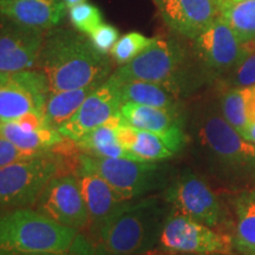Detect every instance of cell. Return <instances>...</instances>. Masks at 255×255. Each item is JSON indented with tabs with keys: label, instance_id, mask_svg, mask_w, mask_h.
I'll list each match as a JSON object with an SVG mask.
<instances>
[{
	"label": "cell",
	"instance_id": "cell-1",
	"mask_svg": "<svg viewBox=\"0 0 255 255\" xmlns=\"http://www.w3.org/2000/svg\"><path fill=\"white\" fill-rule=\"evenodd\" d=\"M51 91L101 85L113 73V58L100 51L88 36L71 28H51L38 60Z\"/></svg>",
	"mask_w": 255,
	"mask_h": 255
},
{
	"label": "cell",
	"instance_id": "cell-2",
	"mask_svg": "<svg viewBox=\"0 0 255 255\" xmlns=\"http://www.w3.org/2000/svg\"><path fill=\"white\" fill-rule=\"evenodd\" d=\"M95 252L91 239L31 207L0 213V255H95Z\"/></svg>",
	"mask_w": 255,
	"mask_h": 255
},
{
	"label": "cell",
	"instance_id": "cell-3",
	"mask_svg": "<svg viewBox=\"0 0 255 255\" xmlns=\"http://www.w3.org/2000/svg\"><path fill=\"white\" fill-rule=\"evenodd\" d=\"M165 214L164 203L156 196L127 201L102 228L96 246L117 255L145 253L159 239Z\"/></svg>",
	"mask_w": 255,
	"mask_h": 255
},
{
	"label": "cell",
	"instance_id": "cell-4",
	"mask_svg": "<svg viewBox=\"0 0 255 255\" xmlns=\"http://www.w3.org/2000/svg\"><path fill=\"white\" fill-rule=\"evenodd\" d=\"M117 82L144 81L161 84L180 96L187 88V55L175 39L154 38L135 59L111 73Z\"/></svg>",
	"mask_w": 255,
	"mask_h": 255
},
{
	"label": "cell",
	"instance_id": "cell-5",
	"mask_svg": "<svg viewBox=\"0 0 255 255\" xmlns=\"http://www.w3.org/2000/svg\"><path fill=\"white\" fill-rule=\"evenodd\" d=\"M78 170L100 175L126 201L141 199L168 184V168L158 162L95 157L82 152L76 171Z\"/></svg>",
	"mask_w": 255,
	"mask_h": 255
},
{
	"label": "cell",
	"instance_id": "cell-6",
	"mask_svg": "<svg viewBox=\"0 0 255 255\" xmlns=\"http://www.w3.org/2000/svg\"><path fill=\"white\" fill-rule=\"evenodd\" d=\"M59 173L52 152L0 168V213L34 207L51 178Z\"/></svg>",
	"mask_w": 255,
	"mask_h": 255
},
{
	"label": "cell",
	"instance_id": "cell-7",
	"mask_svg": "<svg viewBox=\"0 0 255 255\" xmlns=\"http://www.w3.org/2000/svg\"><path fill=\"white\" fill-rule=\"evenodd\" d=\"M158 241L164 250L176 253L231 255L234 250L233 238L227 233L176 212L167 216Z\"/></svg>",
	"mask_w": 255,
	"mask_h": 255
},
{
	"label": "cell",
	"instance_id": "cell-8",
	"mask_svg": "<svg viewBox=\"0 0 255 255\" xmlns=\"http://www.w3.org/2000/svg\"><path fill=\"white\" fill-rule=\"evenodd\" d=\"M50 92L49 79L39 69L0 71V121L43 111Z\"/></svg>",
	"mask_w": 255,
	"mask_h": 255
},
{
	"label": "cell",
	"instance_id": "cell-9",
	"mask_svg": "<svg viewBox=\"0 0 255 255\" xmlns=\"http://www.w3.org/2000/svg\"><path fill=\"white\" fill-rule=\"evenodd\" d=\"M164 201L173 207V212L186 215L201 223L216 227L222 221V208L219 197L202 177L183 171L169 184Z\"/></svg>",
	"mask_w": 255,
	"mask_h": 255
},
{
	"label": "cell",
	"instance_id": "cell-10",
	"mask_svg": "<svg viewBox=\"0 0 255 255\" xmlns=\"http://www.w3.org/2000/svg\"><path fill=\"white\" fill-rule=\"evenodd\" d=\"M194 40V53L207 71L221 73L237 66L255 51V41L241 43L223 19L218 17Z\"/></svg>",
	"mask_w": 255,
	"mask_h": 255
},
{
	"label": "cell",
	"instance_id": "cell-11",
	"mask_svg": "<svg viewBox=\"0 0 255 255\" xmlns=\"http://www.w3.org/2000/svg\"><path fill=\"white\" fill-rule=\"evenodd\" d=\"M36 210L66 227L85 231L89 213L76 175H56L36 202Z\"/></svg>",
	"mask_w": 255,
	"mask_h": 255
},
{
	"label": "cell",
	"instance_id": "cell-12",
	"mask_svg": "<svg viewBox=\"0 0 255 255\" xmlns=\"http://www.w3.org/2000/svg\"><path fill=\"white\" fill-rule=\"evenodd\" d=\"M200 144L225 163L246 164L255 162V143L244 136L215 111H208L196 124Z\"/></svg>",
	"mask_w": 255,
	"mask_h": 255
},
{
	"label": "cell",
	"instance_id": "cell-13",
	"mask_svg": "<svg viewBox=\"0 0 255 255\" xmlns=\"http://www.w3.org/2000/svg\"><path fill=\"white\" fill-rule=\"evenodd\" d=\"M122 104L119 83L110 76L88 96L77 113L58 131L66 138L77 142L92 129L121 115Z\"/></svg>",
	"mask_w": 255,
	"mask_h": 255
},
{
	"label": "cell",
	"instance_id": "cell-14",
	"mask_svg": "<svg viewBox=\"0 0 255 255\" xmlns=\"http://www.w3.org/2000/svg\"><path fill=\"white\" fill-rule=\"evenodd\" d=\"M45 31L14 24L0 18V71L37 68Z\"/></svg>",
	"mask_w": 255,
	"mask_h": 255
},
{
	"label": "cell",
	"instance_id": "cell-15",
	"mask_svg": "<svg viewBox=\"0 0 255 255\" xmlns=\"http://www.w3.org/2000/svg\"><path fill=\"white\" fill-rule=\"evenodd\" d=\"M123 122L136 129L145 130L161 136L174 152L186 144L183 116L180 110L163 109L127 102L121 107Z\"/></svg>",
	"mask_w": 255,
	"mask_h": 255
},
{
	"label": "cell",
	"instance_id": "cell-16",
	"mask_svg": "<svg viewBox=\"0 0 255 255\" xmlns=\"http://www.w3.org/2000/svg\"><path fill=\"white\" fill-rule=\"evenodd\" d=\"M164 24L180 36L195 39L216 18V0H152Z\"/></svg>",
	"mask_w": 255,
	"mask_h": 255
},
{
	"label": "cell",
	"instance_id": "cell-17",
	"mask_svg": "<svg viewBox=\"0 0 255 255\" xmlns=\"http://www.w3.org/2000/svg\"><path fill=\"white\" fill-rule=\"evenodd\" d=\"M89 213L87 231L96 242L102 228L127 202L103 177L91 171H76Z\"/></svg>",
	"mask_w": 255,
	"mask_h": 255
},
{
	"label": "cell",
	"instance_id": "cell-18",
	"mask_svg": "<svg viewBox=\"0 0 255 255\" xmlns=\"http://www.w3.org/2000/svg\"><path fill=\"white\" fill-rule=\"evenodd\" d=\"M64 0H0V18L37 30H51L65 17Z\"/></svg>",
	"mask_w": 255,
	"mask_h": 255
},
{
	"label": "cell",
	"instance_id": "cell-19",
	"mask_svg": "<svg viewBox=\"0 0 255 255\" xmlns=\"http://www.w3.org/2000/svg\"><path fill=\"white\" fill-rule=\"evenodd\" d=\"M0 136L25 150L45 154L65 138L58 130L51 127L31 130L19 126L14 121H0Z\"/></svg>",
	"mask_w": 255,
	"mask_h": 255
},
{
	"label": "cell",
	"instance_id": "cell-20",
	"mask_svg": "<svg viewBox=\"0 0 255 255\" xmlns=\"http://www.w3.org/2000/svg\"><path fill=\"white\" fill-rule=\"evenodd\" d=\"M117 83L120 85L122 103L131 102V103L163 108V109H181L180 101H178L180 96L174 94L163 85L144 81H126Z\"/></svg>",
	"mask_w": 255,
	"mask_h": 255
},
{
	"label": "cell",
	"instance_id": "cell-21",
	"mask_svg": "<svg viewBox=\"0 0 255 255\" xmlns=\"http://www.w3.org/2000/svg\"><path fill=\"white\" fill-rule=\"evenodd\" d=\"M96 88L97 85H89L72 90L51 91L43 109L47 126L58 130L60 127L69 122Z\"/></svg>",
	"mask_w": 255,
	"mask_h": 255
},
{
	"label": "cell",
	"instance_id": "cell-22",
	"mask_svg": "<svg viewBox=\"0 0 255 255\" xmlns=\"http://www.w3.org/2000/svg\"><path fill=\"white\" fill-rule=\"evenodd\" d=\"M219 17L227 23L241 43L255 41V0H216Z\"/></svg>",
	"mask_w": 255,
	"mask_h": 255
},
{
	"label": "cell",
	"instance_id": "cell-23",
	"mask_svg": "<svg viewBox=\"0 0 255 255\" xmlns=\"http://www.w3.org/2000/svg\"><path fill=\"white\" fill-rule=\"evenodd\" d=\"M235 245L245 253H255V190L240 194L234 201Z\"/></svg>",
	"mask_w": 255,
	"mask_h": 255
},
{
	"label": "cell",
	"instance_id": "cell-24",
	"mask_svg": "<svg viewBox=\"0 0 255 255\" xmlns=\"http://www.w3.org/2000/svg\"><path fill=\"white\" fill-rule=\"evenodd\" d=\"M115 129L116 128L105 123L85 133L76 143L82 152L95 157L129 158L128 152L117 141Z\"/></svg>",
	"mask_w": 255,
	"mask_h": 255
},
{
	"label": "cell",
	"instance_id": "cell-25",
	"mask_svg": "<svg viewBox=\"0 0 255 255\" xmlns=\"http://www.w3.org/2000/svg\"><path fill=\"white\" fill-rule=\"evenodd\" d=\"M127 152L129 158L145 162L163 161L175 154L161 136L139 129Z\"/></svg>",
	"mask_w": 255,
	"mask_h": 255
},
{
	"label": "cell",
	"instance_id": "cell-26",
	"mask_svg": "<svg viewBox=\"0 0 255 255\" xmlns=\"http://www.w3.org/2000/svg\"><path fill=\"white\" fill-rule=\"evenodd\" d=\"M247 97L248 87L232 89L226 92L221 98V111L223 117L241 135L248 128Z\"/></svg>",
	"mask_w": 255,
	"mask_h": 255
},
{
	"label": "cell",
	"instance_id": "cell-27",
	"mask_svg": "<svg viewBox=\"0 0 255 255\" xmlns=\"http://www.w3.org/2000/svg\"><path fill=\"white\" fill-rule=\"evenodd\" d=\"M154 38H148L139 32H130L116 41L110 51L113 60L119 65H124L135 59L151 44Z\"/></svg>",
	"mask_w": 255,
	"mask_h": 255
},
{
	"label": "cell",
	"instance_id": "cell-28",
	"mask_svg": "<svg viewBox=\"0 0 255 255\" xmlns=\"http://www.w3.org/2000/svg\"><path fill=\"white\" fill-rule=\"evenodd\" d=\"M69 18L73 28L85 36H89L95 28L103 23L101 9L87 1L69 8Z\"/></svg>",
	"mask_w": 255,
	"mask_h": 255
},
{
	"label": "cell",
	"instance_id": "cell-29",
	"mask_svg": "<svg viewBox=\"0 0 255 255\" xmlns=\"http://www.w3.org/2000/svg\"><path fill=\"white\" fill-rule=\"evenodd\" d=\"M88 37L96 50L104 55H108L116 44V41L120 39V32L114 25L102 23Z\"/></svg>",
	"mask_w": 255,
	"mask_h": 255
},
{
	"label": "cell",
	"instance_id": "cell-30",
	"mask_svg": "<svg viewBox=\"0 0 255 255\" xmlns=\"http://www.w3.org/2000/svg\"><path fill=\"white\" fill-rule=\"evenodd\" d=\"M49 154V152H47ZM46 155L45 152H37L25 150L9 142L8 139L4 138L0 136V168L6 167V165L17 163V162L26 161L34 157H39V156Z\"/></svg>",
	"mask_w": 255,
	"mask_h": 255
},
{
	"label": "cell",
	"instance_id": "cell-31",
	"mask_svg": "<svg viewBox=\"0 0 255 255\" xmlns=\"http://www.w3.org/2000/svg\"><path fill=\"white\" fill-rule=\"evenodd\" d=\"M233 83L237 88H247L255 85V51L248 53L237 65Z\"/></svg>",
	"mask_w": 255,
	"mask_h": 255
},
{
	"label": "cell",
	"instance_id": "cell-32",
	"mask_svg": "<svg viewBox=\"0 0 255 255\" xmlns=\"http://www.w3.org/2000/svg\"><path fill=\"white\" fill-rule=\"evenodd\" d=\"M247 119L248 127L255 123V85H253V87H248Z\"/></svg>",
	"mask_w": 255,
	"mask_h": 255
},
{
	"label": "cell",
	"instance_id": "cell-33",
	"mask_svg": "<svg viewBox=\"0 0 255 255\" xmlns=\"http://www.w3.org/2000/svg\"><path fill=\"white\" fill-rule=\"evenodd\" d=\"M242 136H244V138L247 139V141L255 143V123L248 127L246 131L242 133Z\"/></svg>",
	"mask_w": 255,
	"mask_h": 255
},
{
	"label": "cell",
	"instance_id": "cell-34",
	"mask_svg": "<svg viewBox=\"0 0 255 255\" xmlns=\"http://www.w3.org/2000/svg\"><path fill=\"white\" fill-rule=\"evenodd\" d=\"M64 2H65L66 7L71 8L72 6L81 4V2H85V0H64Z\"/></svg>",
	"mask_w": 255,
	"mask_h": 255
},
{
	"label": "cell",
	"instance_id": "cell-35",
	"mask_svg": "<svg viewBox=\"0 0 255 255\" xmlns=\"http://www.w3.org/2000/svg\"><path fill=\"white\" fill-rule=\"evenodd\" d=\"M95 255H117V254H113V253H109L108 251H105L104 248H102L100 246H96V252H95ZM142 255V254H139Z\"/></svg>",
	"mask_w": 255,
	"mask_h": 255
},
{
	"label": "cell",
	"instance_id": "cell-36",
	"mask_svg": "<svg viewBox=\"0 0 255 255\" xmlns=\"http://www.w3.org/2000/svg\"><path fill=\"white\" fill-rule=\"evenodd\" d=\"M24 255H65V254H57V253H32V254H24Z\"/></svg>",
	"mask_w": 255,
	"mask_h": 255
},
{
	"label": "cell",
	"instance_id": "cell-37",
	"mask_svg": "<svg viewBox=\"0 0 255 255\" xmlns=\"http://www.w3.org/2000/svg\"><path fill=\"white\" fill-rule=\"evenodd\" d=\"M250 255H255V253H253V254H250Z\"/></svg>",
	"mask_w": 255,
	"mask_h": 255
}]
</instances>
